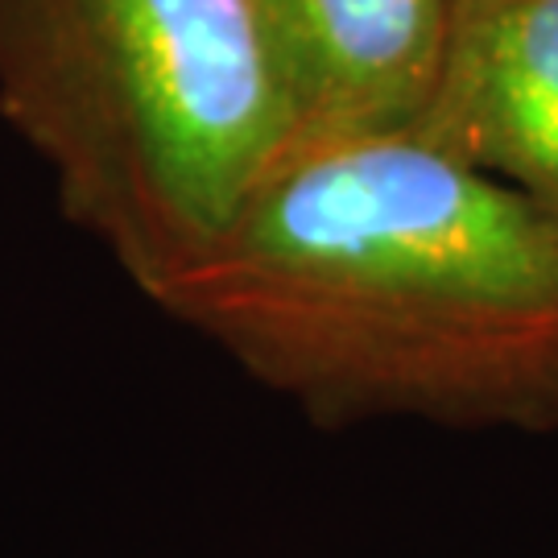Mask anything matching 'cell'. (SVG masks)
I'll return each instance as SVG.
<instances>
[{"label": "cell", "mask_w": 558, "mask_h": 558, "mask_svg": "<svg viewBox=\"0 0 558 558\" xmlns=\"http://www.w3.org/2000/svg\"><path fill=\"white\" fill-rule=\"evenodd\" d=\"M158 311L323 430H558V220L414 129L294 141Z\"/></svg>", "instance_id": "1"}, {"label": "cell", "mask_w": 558, "mask_h": 558, "mask_svg": "<svg viewBox=\"0 0 558 558\" xmlns=\"http://www.w3.org/2000/svg\"><path fill=\"white\" fill-rule=\"evenodd\" d=\"M0 117L154 306L299 141L260 0H0Z\"/></svg>", "instance_id": "2"}, {"label": "cell", "mask_w": 558, "mask_h": 558, "mask_svg": "<svg viewBox=\"0 0 558 558\" xmlns=\"http://www.w3.org/2000/svg\"><path fill=\"white\" fill-rule=\"evenodd\" d=\"M414 133L558 220V0H456Z\"/></svg>", "instance_id": "3"}, {"label": "cell", "mask_w": 558, "mask_h": 558, "mask_svg": "<svg viewBox=\"0 0 558 558\" xmlns=\"http://www.w3.org/2000/svg\"><path fill=\"white\" fill-rule=\"evenodd\" d=\"M456 0H260L299 141L418 129L447 59Z\"/></svg>", "instance_id": "4"}]
</instances>
